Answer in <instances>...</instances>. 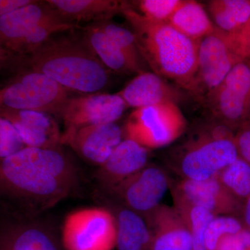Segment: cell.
I'll return each instance as SVG.
<instances>
[{"label":"cell","instance_id":"f546056e","mask_svg":"<svg viewBox=\"0 0 250 250\" xmlns=\"http://www.w3.org/2000/svg\"><path fill=\"white\" fill-rule=\"evenodd\" d=\"M25 147L12 123L0 114V159L13 155Z\"/></svg>","mask_w":250,"mask_h":250},{"label":"cell","instance_id":"83f0119b","mask_svg":"<svg viewBox=\"0 0 250 250\" xmlns=\"http://www.w3.org/2000/svg\"><path fill=\"white\" fill-rule=\"evenodd\" d=\"M129 2L133 9L149 21L168 22L182 0H139Z\"/></svg>","mask_w":250,"mask_h":250},{"label":"cell","instance_id":"6da1fadb","mask_svg":"<svg viewBox=\"0 0 250 250\" xmlns=\"http://www.w3.org/2000/svg\"><path fill=\"white\" fill-rule=\"evenodd\" d=\"M80 171L62 146L25 147L0 159V178L33 210L51 208L77 187Z\"/></svg>","mask_w":250,"mask_h":250},{"label":"cell","instance_id":"9c48e42d","mask_svg":"<svg viewBox=\"0 0 250 250\" xmlns=\"http://www.w3.org/2000/svg\"><path fill=\"white\" fill-rule=\"evenodd\" d=\"M241 61L233 51L228 34L215 28L199 41L196 72L188 93L202 103Z\"/></svg>","mask_w":250,"mask_h":250},{"label":"cell","instance_id":"8fae6325","mask_svg":"<svg viewBox=\"0 0 250 250\" xmlns=\"http://www.w3.org/2000/svg\"><path fill=\"white\" fill-rule=\"evenodd\" d=\"M170 185L164 169L147 165L122 182L110 194L146 219L161 205Z\"/></svg>","mask_w":250,"mask_h":250},{"label":"cell","instance_id":"e0dca14e","mask_svg":"<svg viewBox=\"0 0 250 250\" xmlns=\"http://www.w3.org/2000/svg\"><path fill=\"white\" fill-rule=\"evenodd\" d=\"M57 16L47 1L32 0L0 18V40L11 58L36 26Z\"/></svg>","mask_w":250,"mask_h":250},{"label":"cell","instance_id":"277c9868","mask_svg":"<svg viewBox=\"0 0 250 250\" xmlns=\"http://www.w3.org/2000/svg\"><path fill=\"white\" fill-rule=\"evenodd\" d=\"M234 131L211 118L199 125L177 147L174 165L182 179L215 177L238 157Z\"/></svg>","mask_w":250,"mask_h":250},{"label":"cell","instance_id":"2e32d148","mask_svg":"<svg viewBox=\"0 0 250 250\" xmlns=\"http://www.w3.org/2000/svg\"><path fill=\"white\" fill-rule=\"evenodd\" d=\"M11 122L26 147L53 148L62 146V133L52 115L45 112L0 109Z\"/></svg>","mask_w":250,"mask_h":250},{"label":"cell","instance_id":"3957f363","mask_svg":"<svg viewBox=\"0 0 250 250\" xmlns=\"http://www.w3.org/2000/svg\"><path fill=\"white\" fill-rule=\"evenodd\" d=\"M122 14L134 33L140 53L152 72L188 93L197 69L199 41L167 22L147 19L126 1Z\"/></svg>","mask_w":250,"mask_h":250},{"label":"cell","instance_id":"9a60e30c","mask_svg":"<svg viewBox=\"0 0 250 250\" xmlns=\"http://www.w3.org/2000/svg\"><path fill=\"white\" fill-rule=\"evenodd\" d=\"M184 92L154 72L146 71L136 75L118 93L128 107L136 109L164 104L178 105L186 98Z\"/></svg>","mask_w":250,"mask_h":250},{"label":"cell","instance_id":"44dd1931","mask_svg":"<svg viewBox=\"0 0 250 250\" xmlns=\"http://www.w3.org/2000/svg\"><path fill=\"white\" fill-rule=\"evenodd\" d=\"M0 250H66L53 228L37 221L18 229L2 242Z\"/></svg>","mask_w":250,"mask_h":250},{"label":"cell","instance_id":"4dcf8cb0","mask_svg":"<svg viewBox=\"0 0 250 250\" xmlns=\"http://www.w3.org/2000/svg\"><path fill=\"white\" fill-rule=\"evenodd\" d=\"M228 35L236 55L241 60H250V21L239 32Z\"/></svg>","mask_w":250,"mask_h":250},{"label":"cell","instance_id":"7c38bea8","mask_svg":"<svg viewBox=\"0 0 250 250\" xmlns=\"http://www.w3.org/2000/svg\"><path fill=\"white\" fill-rule=\"evenodd\" d=\"M124 139L123 128L113 123L65 129L62 144L70 146L86 162L100 167Z\"/></svg>","mask_w":250,"mask_h":250},{"label":"cell","instance_id":"4316f807","mask_svg":"<svg viewBox=\"0 0 250 250\" xmlns=\"http://www.w3.org/2000/svg\"><path fill=\"white\" fill-rule=\"evenodd\" d=\"M96 23L104 31L105 34L109 36L122 49L129 62L137 70L139 74L146 72L144 70V64L146 62L140 53L137 41L132 31L110 21Z\"/></svg>","mask_w":250,"mask_h":250},{"label":"cell","instance_id":"d4e9b609","mask_svg":"<svg viewBox=\"0 0 250 250\" xmlns=\"http://www.w3.org/2000/svg\"><path fill=\"white\" fill-rule=\"evenodd\" d=\"M174 208L183 219L191 234L192 250H207L206 247V230L210 222L216 215L209 210L174 199Z\"/></svg>","mask_w":250,"mask_h":250},{"label":"cell","instance_id":"52a82bcc","mask_svg":"<svg viewBox=\"0 0 250 250\" xmlns=\"http://www.w3.org/2000/svg\"><path fill=\"white\" fill-rule=\"evenodd\" d=\"M202 104L233 131L250 121V60L238 62Z\"/></svg>","mask_w":250,"mask_h":250},{"label":"cell","instance_id":"5bb4252c","mask_svg":"<svg viewBox=\"0 0 250 250\" xmlns=\"http://www.w3.org/2000/svg\"><path fill=\"white\" fill-rule=\"evenodd\" d=\"M149 149L134 140L125 138L103 166L96 179L106 193H111L126 179L147 166Z\"/></svg>","mask_w":250,"mask_h":250},{"label":"cell","instance_id":"836d02e7","mask_svg":"<svg viewBox=\"0 0 250 250\" xmlns=\"http://www.w3.org/2000/svg\"><path fill=\"white\" fill-rule=\"evenodd\" d=\"M32 0H0V18L29 4Z\"/></svg>","mask_w":250,"mask_h":250},{"label":"cell","instance_id":"d6a6232c","mask_svg":"<svg viewBox=\"0 0 250 250\" xmlns=\"http://www.w3.org/2000/svg\"><path fill=\"white\" fill-rule=\"evenodd\" d=\"M216 250H248L238 233L227 235L219 241Z\"/></svg>","mask_w":250,"mask_h":250},{"label":"cell","instance_id":"1f68e13d","mask_svg":"<svg viewBox=\"0 0 250 250\" xmlns=\"http://www.w3.org/2000/svg\"><path fill=\"white\" fill-rule=\"evenodd\" d=\"M234 141L238 156L250 164V121L236 130Z\"/></svg>","mask_w":250,"mask_h":250},{"label":"cell","instance_id":"d590c367","mask_svg":"<svg viewBox=\"0 0 250 250\" xmlns=\"http://www.w3.org/2000/svg\"><path fill=\"white\" fill-rule=\"evenodd\" d=\"M11 55L5 48L4 45L0 40V71L5 67L9 66L11 62Z\"/></svg>","mask_w":250,"mask_h":250},{"label":"cell","instance_id":"ffe728a7","mask_svg":"<svg viewBox=\"0 0 250 250\" xmlns=\"http://www.w3.org/2000/svg\"><path fill=\"white\" fill-rule=\"evenodd\" d=\"M112 204L109 210L116 221V250H149L152 231L147 220L119 200Z\"/></svg>","mask_w":250,"mask_h":250},{"label":"cell","instance_id":"d6986e66","mask_svg":"<svg viewBox=\"0 0 250 250\" xmlns=\"http://www.w3.org/2000/svg\"><path fill=\"white\" fill-rule=\"evenodd\" d=\"M47 3L65 22L95 23L110 21L122 14L126 1L116 0H47ZM77 25V24H76Z\"/></svg>","mask_w":250,"mask_h":250},{"label":"cell","instance_id":"e575fe53","mask_svg":"<svg viewBox=\"0 0 250 250\" xmlns=\"http://www.w3.org/2000/svg\"><path fill=\"white\" fill-rule=\"evenodd\" d=\"M243 214V228L250 231V196L245 201L242 207Z\"/></svg>","mask_w":250,"mask_h":250},{"label":"cell","instance_id":"30bf717a","mask_svg":"<svg viewBox=\"0 0 250 250\" xmlns=\"http://www.w3.org/2000/svg\"><path fill=\"white\" fill-rule=\"evenodd\" d=\"M124 100L116 94L99 93L69 97L59 108L56 117L67 129L116 123L126 108Z\"/></svg>","mask_w":250,"mask_h":250},{"label":"cell","instance_id":"7402d4cb","mask_svg":"<svg viewBox=\"0 0 250 250\" xmlns=\"http://www.w3.org/2000/svg\"><path fill=\"white\" fill-rule=\"evenodd\" d=\"M83 36L95 55L110 71L139 75L124 52L105 34L98 23H92L85 27L83 29Z\"/></svg>","mask_w":250,"mask_h":250},{"label":"cell","instance_id":"cb8c5ba5","mask_svg":"<svg viewBox=\"0 0 250 250\" xmlns=\"http://www.w3.org/2000/svg\"><path fill=\"white\" fill-rule=\"evenodd\" d=\"M208 11L215 27L229 35L237 34L250 21V0H211Z\"/></svg>","mask_w":250,"mask_h":250},{"label":"cell","instance_id":"ac0fdd59","mask_svg":"<svg viewBox=\"0 0 250 250\" xmlns=\"http://www.w3.org/2000/svg\"><path fill=\"white\" fill-rule=\"evenodd\" d=\"M146 220L152 231L149 250H192L191 234L174 207L161 205Z\"/></svg>","mask_w":250,"mask_h":250},{"label":"cell","instance_id":"ba28073f","mask_svg":"<svg viewBox=\"0 0 250 250\" xmlns=\"http://www.w3.org/2000/svg\"><path fill=\"white\" fill-rule=\"evenodd\" d=\"M116 228L108 208H81L65 217L61 238L66 250H111L116 247Z\"/></svg>","mask_w":250,"mask_h":250},{"label":"cell","instance_id":"484cf974","mask_svg":"<svg viewBox=\"0 0 250 250\" xmlns=\"http://www.w3.org/2000/svg\"><path fill=\"white\" fill-rule=\"evenodd\" d=\"M217 176L238 201L245 202L250 196V164L239 156Z\"/></svg>","mask_w":250,"mask_h":250},{"label":"cell","instance_id":"8992f818","mask_svg":"<svg viewBox=\"0 0 250 250\" xmlns=\"http://www.w3.org/2000/svg\"><path fill=\"white\" fill-rule=\"evenodd\" d=\"M187 127V119L178 105L170 103L134 109L123 130L125 138L150 149L174 142Z\"/></svg>","mask_w":250,"mask_h":250},{"label":"cell","instance_id":"f1b7e54d","mask_svg":"<svg viewBox=\"0 0 250 250\" xmlns=\"http://www.w3.org/2000/svg\"><path fill=\"white\" fill-rule=\"evenodd\" d=\"M243 229V224L231 215H216L206 230L207 250H216L219 241L227 235L236 234Z\"/></svg>","mask_w":250,"mask_h":250},{"label":"cell","instance_id":"7a4b0ae2","mask_svg":"<svg viewBox=\"0 0 250 250\" xmlns=\"http://www.w3.org/2000/svg\"><path fill=\"white\" fill-rule=\"evenodd\" d=\"M56 35L27 57L15 59L13 65L44 74L70 92L83 95L102 93L109 84L111 71L83 36Z\"/></svg>","mask_w":250,"mask_h":250},{"label":"cell","instance_id":"603a6c76","mask_svg":"<svg viewBox=\"0 0 250 250\" xmlns=\"http://www.w3.org/2000/svg\"><path fill=\"white\" fill-rule=\"evenodd\" d=\"M167 23L195 41L202 40L216 28L203 5L192 0H182Z\"/></svg>","mask_w":250,"mask_h":250},{"label":"cell","instance_id":"4fadbf2b","mask_svg":"<svg viewBox=\"0 0 250 250\" xmlns=\"http://www.w3.org/2000/svg\"><path fill=\"white\" fill-rule=\"evenodd\" d=\"M173 197L206 208L215 215H229L240 210V202L227 190L217 175L203 181L182 179L174 188Z\"/></svg>","mask_w":250,"mask_h":250},{"label":"cell","instance_id":"5b68a950","mask_svg":"<svg viewBox=\"0 0 250 250\" xmlns=\"http://www.w3.org/2000/svg\"><path fill=\"white\" fill-rule=\"evenodd\" d=\"M0 88V109L45 112L56 116L70 91L44 74L18 67Z\"/></svg>","mask_w":250,"mask_h":250}]
</instances>
